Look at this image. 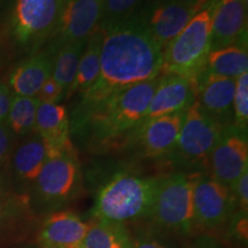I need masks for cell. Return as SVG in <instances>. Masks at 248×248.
Segmentation results:
<instances>
[{"label": "cell", "instance_id": "obj_35", "mask_svg": "<svg viewBox=\"0 0 248 248\" xmlns=\"http://www.w3.org/2000/svg\"><path fill=\"white\" fill-rule=\"evenodd\" d=\"M176 1L181 2L182 5H184L188 8H193L198 12H200L201 9L206 7L207 4H208L206 0H176Z\"/></svg>", "mask_w": 248, "mask_h": 248}, {"label": "cell", "instance_id": "obj_7", "mask_svg": "<svg viewBox=\"0 0 248 248\" xmlns=\"http://www.w3.org/2000/svg\"><path fill=\"white\" fill-rule=\"evenodd\" d=\"M224 125L207 115L193 102L184 111L182 129L170 156L188 169H208L209 157Z\"/></svg>", "mask_w": 248, "mask_h": 248}, {"label": "cell", "instance_id": "obj_12", "mask_svg": "<svg viewBox=\"0 0 248 248\" xmlns=\"http://www.w3.org/2000/svg\"><path fill=\"white\" fill-rule=\"evenodd\" d=\"M137 13L155 42L164 49L198 11L186 7L176 0H154Z\"/></svg>", "mask_w": 248, "mask_h": 248}, {"label": "cell", "instance_id": "obj_32", "mask_svg": "<svg viewBox=\"0 0 248 248\" xmlns=\"http://www.w3.org/2000/svg\"><path fill=\"white\" fill-rule=\"evenodd\" d=\"M187 248H228L217 238L210 234H201L194 238Z\"/></svg>", "mask_w": 248, "mask_h": 248}, {"label": "cell", "instance_id": "obj_36", "mask_svg": "<svg viewBox=\"0 0 248 248\" xmlns=\"http://www.w3.org/2000/svg\"><path fill=\"white\" fill-rule=\"evenodd\" d=\"M6 209H7V198H6L4 183H2V179L0 178V222L4 218Z\"/></svg>", "mask_w": 248, "mask_h": 248}, {"label": "cell", "instance_id": "obj_3", "mask_svg": "<svg viewBox=\"0 0 248 248\" xmlns=\"http://www.w3.org/2000/svg\"><path fill=\"white\" fill-rule=\"evenodd\" d=\"M161 178L162 176L116 173L99 190L91 209L92 219L124 225L148 218Z\"/></svg>", "mask_w": 248, "mask_h": 248}, {"label": "cell", "instance_id": "obj_11", "mask_svg": "<svg viewBox=\"0 0 248 248\" xmlns=\"http://www.w3.org/2000/svg\"><path fill=\"white\" fill-rule=\"evenodd\" d=\"M104 0H66L59 22L52 35V54L62 46L85 40L98 29Z\"/></svg>", "mask_w": 248, "mask_h": 248}, {"label": "cell", "instance_id": "obj_20", "mask_svg": "<svg viewBox=\"0 0 248 248\" xmlns=\"http://www.w3.org/2000/svg\"><path fill=\"white\" fill-rule=\"evenodd\" d=\"M49 157V152L38 136L20 145L9 159L12 176L21 187L32 186Z\"/></svg>", "mask_w": 248, "mask_h": 248}, {"label": "cell", "instance_id": "obj_16", "mask_svg": "<svg viewBox=\"0 0 248 248\" xmlns=\"http://www.w3.org/2000/svg\"><path fill=\"white\" fill-rule=\"evenodd\" d=\"M89 222L69 210L47 214L37 235L38 248H80Z\"/></svg>", "mask_w": 248, "mask_h": 248}, {"label": "cell", "instance_id": "obj_37", "mask_svg": "<svg viewBox=\"0 0 248 248\" xmlns=\"http://www.w3.org/2000/svg\"><path fill=\"white\" fill-rule=\"evenodd\" d=\"M21 248H38V247H37V245H36V246H33V245H29V246H24V247H21Z\"/></svg>", "mask_w": 248, "mask_h": 248}, {"label": "cell", "instance_id": "obj_22", "mask_svg": "<svg viewBox=\"0 0 248 248\" xmlns=\"http://www.w3.org/2000/svg\"><path fill=\"white\" fill-rule=\"evenodd\" d=\"M80 248H132V237L125 225L92 219Z\"/></svg>", "mask_w": 248, "mask_h": 248}, {"label": "cell", "instance_id": "obj_28", "mask_svg": "<svg viewBox=\"0 0 248 248\" xmlns=\"http://www.w3.org/2000/svg\"><path fill=\"white\" fill-rule=\"evenodd\" d=\"M228 237L234 243L246 246L248 241V212L237 209L225 225Z\"/></svg>", "mask_w": 248, "mask_h": 248}, {"label": "cell", "instance_id": "obj_8", "mask_svg": "<svg viewBox=\"0 0 248 248\" xmlns=\"http://www.w3.org/2000/svg\"><path fill=\"white\" fill-rule=\"evenodd\" d=\"M237 210L230 187L209 175L195 173L193 183V217L195 229L218 230L224 228Z\"/></svg>", "mask_w": 248, "mask_h": 248}, {"label": "cell", "instance_id": "obj_17", "mask_svg": "<svg viewBox=\"0 0 248 248\" xmlns=\"http://www.w3.org/2000/svg\"><path fill=\"white\" fill-rule=\"evenodd\" d=\"M235 79L228 78L204 69L198 79L195 102L207 115L225 125L233 115Z\"/></svg>", "mask_w": 248, "mask_h": 248}, {"label": "cell", "instance_id": "obj_25", "mask_svg": "<svg viewBox=\"0 0 248 248\" xmlns=\"http://www.w3.org/2000/svg\"><path fill=\"white\" fill-rule=\"evenodd\" d=\"M39 104L40 101L36 97L13 95L6 119L12 135L22 137L32 131Z\"/></svg>", "mask_w": 248, "mask_h": 248}, {"label": "cell", "instance_id": "obj_34", "mask_svg": "<svg viewBox=\"0 0 248 248\" xmlns=\"http://www.w3.org/2000/svg\"><path fill=\"white\" fill-rule=\"evenodd\" d=\"M12 98L13 97H12L9 89L2 83H0V123L6 122Z\"/></svg>", "mask_w": 248, "mask_h": 248}, {"label": "cell", "instance_id": "obj_24", "mask_svg": "<svg viewBox=\"0 0 248 248\" xmlns=\"http://www.w3.org/2000/svg\"><path fill=\"white\" fill-rule=\"evenodd\" d=\"M85 44L86 39L78 40V42L62 46L55 52L52 78L66 90V92L75 78Z\"/></svg>", "mask_w": 248, "mask_h": 248}, {"label": "cell", "instance_id": "obj_6", "mask_svg": "<svg viewBox=\"0 0 248 248\" xmlns=\"http://www.w3.org/2000/svg\"><path fill=\"white\" fill-rule=\"evenodd\" d=\"M80 186V168L75 148L49 155L32 185L39 212L51 214L70 202Z\"/></svg>", "mask_w": 248, "mask_h": 248}, {"label": "cell", "instance_id": "obj_10", "mask_svg": "<svg viewBox=\"0 0 248 248\" xmlns=\"http://www.w3.org/2000/svg\"><path fill=\"white\" fill-rule=\"evenodd\" d=\"M209 176L221 184L231 185L248 170L247 132L226 125L209 157Z\"/></svg>", "mask_w": 248, "mask_h": 248}, {"label": "cell", "instance_id": "obj_39", "mask_svg": "<svg viewBox=\"0 0 248 248\" xmlns=\"http://www.w3.org/2000/svg\"><path fill=\"white\" fill-rule=\"evenodd\" d=\"M1 1H4V0H0V2H1Z\"/></svg>", "mask_w": 248, "mask_h": 248}, {"label": "cell", "instance_id": "obj_13", "mask_svg": "<svg viewBox=\"0 0 248 248\" xmlns=\"http://www.w3.org/2000/svg\"><path fill=\"white\" fill-rule=\"evenodd\" d=\"M197 88V80L172 74L161 75L159 84L151 99L144 123L160 116L185 111L195 100Z\"/></svg>", "mask_w": 248, "mask_h": 248}, {"label": "cell", "instance_id": "obj_4", "mask_svg": "<svg viewBox=\"0 0 248 248\" xmlns=\"http://www.w3.org/2000/svg\"><path fill=\"white\" fill-rule=\"evenodd\" d=\"M219 0H210L163 49L162 75L199 79L212 51V22Z\"/></svg>", "mask_w": 248, "mask_h": 248}, {"label": "cell", "instance_id": "obj_18", "mask_svg": "<svg viewBox=\"0 0 248 248\" xmlns=\"http://www.w3.org/2000/svg\"><path fill=\"white\" fill-rule=\"evenodd\" d=\"M33 131L44 141L49 155L75 148L70 140L68 110L62 105L40 102Z\"/></svg>", "mask_w": 248, "mask_h": 248}, {"label": "cell", "instance_id": "obj_9", "mask_svg": "<svg viewBox=\"0 0 248 248\" xmlns=\"http://www.w3.org/2000/svg\"><path fill=\"white\" fill-rule=\"evenodd\" d=\"M66 0H16L12 29L21 45H33L52 35Z\"/></svg>", "mask_w": 248, "mask_h": 248}, {"label": "cell", "instance_id": "obj_19", "mask_svg": "<svg viewBox=\"0 0 248 248\" xmlns=\"http://www.w3.org/2000/svg\"><path fill=\"white\" fill-rule=\"evenodd\" d=\"M54 54L44 52L32 55L14 68L9 75V86L14 95L36 97L45 80L52 76Z\"/></svg>", "mask_w": 248, "mask_h": 248}, {"label": "cell", "instance_id": "obj_38", "mask_svg": "<svg viewBox=\"0 0 248 248\" xmlns=\"http://www.w3.org/2000/svg\"><path fill=\"white\" fill-rule=\"evenodd\" d=\"M206 1H207V2H209V1H210V0H206Z\"/></svg>", "mask_w": 248, "mask_h": 248}, {"label": "cell", "instance_id": "obj_30", "mask_svg": "<svg viewBox=\"0 0 248 248\" xmlns=\"http://www.w3.org/2000/svg\"><path fill=\"white\" fill-rule=\"evenodd\" d=\"M230 190L234 198L237 209L248 212V170L231 185Z\"/></svg>", "mask_w": 248, "mask_h": 248}, {"label": "cell", "instance_id": "obj_15", "mask_svg": "<svg viewBox=\"0 0 248 248\" xmlns=\"http://www.w3.org/2000/svg\"><path fill=\"white\" fill-rule=\"evenodd\" d=\"M247 47V0H219L212 22V49Z\"/></svg>", "mask_w": 248, "mask_h": 248}, {"label": "cell", "instance_id": "obj_14", "mask_svg": "<svg viewBox=\"0 0 248 248\" xmlns=\"http://www.w3.org/2000/svg\"><path fill=\"white\" fill-rule=\"evenodd\" d=\"M184 111L156 117L144 123L132 138L135 137L142 156L162 157L171 155L177 144L181 132Z\"/></svg>", "mask_w": 248, "mask_h": 248}, {"label": "cell", "instance_id": "obj_21", "mask_svg": "<svg viewBox=\"0 0 248 248\" xmlns=\"http://www.w3.org/2000/svg\"><path fill=\"white\" fill-rule=\"evenodd\" d=\"M101 44L102 31L98 28L86 39V44L82 57H80L76 76L64 95L67 99H70L77 93L84 95L94 84L99 75V70H100Z\"/></svg>", "mask_w": 248, "mask_h": 248}, {"label": "cell", "instance_id": "obj_27", "mask_svg": "<svg viewBox=\"0 0 248 248\" xmlns=\"http://www.w3.org/2000/svg\"><path fill=\"white\" fill-rule=\"evenodd\" d=\"M142 1L144 0H104L99 28H105L111 23L119 22L136 13V9L142 4Z\"/></svg>", "mask_w": 248, "mask_h": 248}, {"label": "cell", "instance_id": "obj_2", "mask_svg": "<svg viewBox=\"0 0 248 248\" xmlns=\"http://www.w3.org/2000/svg\"><path fill=\"white\" fill-rule=\"evenodd\" d=\"M160 78L161 76L109 95L74 120V128L88 126L92 140L101 145L117 141L128 135L132 137L144 123Z\"/></svg>", "mask_w": 248, "mask_h": 248}, {"label": "cell", "instance_id": "obj_26", "mask_svg": "<svg viewBox=\"0 0 248 248\" xmlns=\"http://www.w3.org/2000/svg\"><path fill=\"white\" fill-rule=\"evenodd\" d=\"M240 131L247 132L248 125V71L235 78L233 95V124Z\"/></svg>", "mask_w": 248, "mask_h": 248}, {"label": "cell", "instance_id": "obj_31", "mask_svg": "<svg viewBox=\"0 0 248 248\" xmlns=\"http://www.w3.org/2000/svg\"><path fill=\"white\" fill-rule=\"evenodd\" d=\"M12 132L6 122L0 123V171L7 166L12 155Z\"/></svg>", "mask_w": 248, "mask_h": 248}, {"label": "cell", "instance_id": "obj_5", "mask_svg": "<svg viewBox=\"0 0 248 248\" xmlns=\"http://www.w3.org/2000/svg\"><path fill=\"white\" fill-rule=\"evenodd\" d=\"M195 173L162 176L148 218L168 233L187 237L195 230L193 183Z\"/></svg>", "mask_w": 248, "mask_h": 248}, {"label": "cell", "instance_id": "obj_23", "mask_svg": "<svg viewBox=\"0 0 248 248\" xmlns=\"http://www.w3.org/2000/svg\"><path fill=\"white\" fill-rule=\"evenodd\" d=\"M206 70L228 78H238L248 71L247 47L233 45L212 49L207 57Z\"/></svg>", "mask_w": 248, "mask_h": 248}, {"label": "cell", "instance_id": "obj_1", "mask_svg": "<svg viewBox=\"0 0 248 248\" xmlns=\"http://www.w3.org/2000/svg\"><path fill=\"white\" fill-rule=\"evenodd\" d=\"M99 29L102 31L100 70L92 88L82 95L74 120L114 93L162 75L163 49L137 12Z\"/></svg>", "mask_w": 248, "mask_h": 248}, {"label": "cell", "instance_id": "obj_33", "mask_svg": "<svg viewBox=\"0 0 248 248\" xmlns=\"http://www.w3.org/2000/svg\"><path fill=\"white\" fill-rule=\"evenodd\" d=\"M132 248H170L157 240L156 238H153L152 235L140 234L138 237H132Z\"/></svg>", "mask_w": 248, "mask_h": 248}, {"label": "cell", "instance_id": "obj_29", "mask_svg": "<svg viewBox=\"0 0 248 248\" xmlns=\"http://www.w3.org/2000/svg\"><path fill=\"white\" fill-rule=\"evenodd\" d=\"M64 95H66V90L55 82L51 76L42 85L36 98L40 102H45V104H58Z\"/></svg>", "mask_w": 248, "mask_h": 248}]
</instances>
